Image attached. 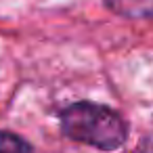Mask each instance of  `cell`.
Listing matches in <instances>:
<instances>
[{
	"label": "cell",
	"instance_id": "cell-1",
	"mask_svg": "<svg viewBox=\"0 0 153 153\" xmlns=\"http://www.w3.org/2000/svg\"><path fill=\"white\" fill-rule=\"evenodd\" d=\"M61 130L67 138L101 151H115L128 138L124 117L115 109L90 101H78L65 107L61 113Z\"/></svg>",
	"mask_w": 153,
	"mask_h": 153
},
{
	"label": "cell",
	"instance_id": "cell-2",
	"mask_svg": "<svg viewBox=\"0 0 153 153\" xmlns=\"http://www.w3.org/2000/svg\"><path fill=\"white\" fill-rule=\"evenodd\" d=\"M105 7L122 17H149L153 15V0H103Z\"/></svg>",
	"mask_w": 153,
	"mask_h": 153
},
{
	"label": "cell",
	"instance_id": "cell-3",
	"mask_svg": "<svg viewBox=\"0 0 153 153\" xmlns=\"http://www.w3.org/2000/svg\"><path fill=\"white\" fill-rule=\"evenodd\" d=\"M0 153H34V147L15 132L0 130Z\"/></svg>",
	"mask_w": 153,
	"mask_h": 153
},
{
	"label": "cell",
	"instance_id": "cell-4",
	"mask_svg": "<svg viewBox=\"0 0 153 153\" xmlns=\"http://www.w3.org/2000/svg\"><path fill=\"white\" fill-rule=\"evenodd\" d=\"M134 153H153V132L147 134L145 138H140V143H138Z\"/></svg>",
	"mask_w": 153,
	"mask_h": 153
}]
</instances>
